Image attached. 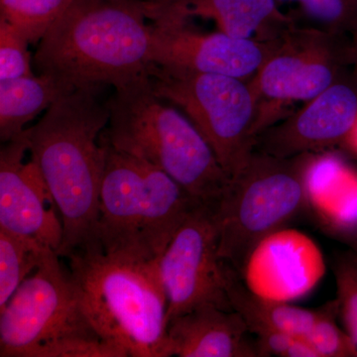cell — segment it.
Listing matches in <instances>:
<instances>
[{
	"mask_svg": "<svg viewBox=\"0 0 357 357\" xmlns=\"http://www.w3.org/2000/svg\"><path fill=\"white\" fill-rule=\"evenodd\" d=\"M52 251L0 229V310Z\"/></svg>",
	"mask_w": 357,
	"mask_h": 357,
	"instance_id": "20",
	"label": "cell"
},
{
	"mask_svg": "<svg viewBox=\"0 0 357 357\" xmlns=\"http://www.w3.org/2000/svg\"><path fill=\"white\" fill-rule=\"evenodd\" d=\"M351 73L349 36L296 23L248 83L260 109L309 102Z\"/></svg>",
	"mask_w": 357,
	"mask_h": 357,
	"instance_id": "10",
	"label": "cell"
},
{
	"mask_svg": "<svg viewBox=\"0 0 357 357\" xmlns=\"http://www.w3.org/2000/svg\"><path fill=\"white\" fill-rule=\"evenodd\" d=\"M345 143H347V145L357 153V121L356 126L352 128L351 132L349 133V137L345 140Z\"/></svg>",
	"mask_w": 357,
	"mask_h": 357,
	"instance_id": "29",
	"label": "cell"
},
{
	"mask_svg": "<svg viewBox=\"0 0 357 357\" xmlns=\"http://www.w3.org/2000/svg\"><path fill=\"white\" fill-rule=\"evenodd\" d=\"M189 20V17L171 15L151 20L150 64L249 81L280 39H237L220 31L204 34L194 29Z\"/></svg>",
	"mask_w": 357,
	"mask_h": 357,
	"instance_id": "11",
	"label": "cell"
},
{
	"mask_svg": "<svg viewBox=\"0 0 357 357\" xmlns=\"http://www.w3.org/2000/svg\"><path fill=\"white\" fill-rule=\"evenodd\" d=\"M171 356H260L245 321L234 310L204 305L169 321Z\"/></svg>",
	"mask_w": 357,
	"mask_h": 357,
	"instance_id": "15",
	"label": "cell"
},
{
	"mask_svg": "<svg viewBox=\"0 0 357 357\" xmlns=\"http://www.w3.org/2000/svg\"><path fill=\"white\" fill-rule=\"evenodd\" d=\"M187 15L210 18L234 38L257 41H275L296 24L276 0H196Z\"/></svg>",
	"mask_w": 357,
	"mask_h": 357,
	"instance_id": "16",
	"label": "cell"
},
{
	"mask_svg": "<svg viewBox=\"0 0 357 357\" xmlns=\"http://www.w3.org/2000/svg\"><path fill=\"white\" fill-rule=\"evenodd\" d=\"M357 121V79L352 72L298 112L263 129L255 151L291 158L345 142Z\"/></svg>",
	"mask_w": 357,
	"mask_h": 357,
	"instance_id": "13",
	"label": "cell"
},
{
	"mask_svg": "<svg viewBox=\"0 0 357 357\" xmlns=\"http://www.w3.org/2000/svg\"><path fill=\"white\" fill-rule=\"evenodd\" d=\"M100 86L75 89L59 98L27 129L29 153L38 165L62 218L59 256L96 246L105 147L100 134L109 122Z\"/></svg>",
	"mask_w": 357,
	"mask_h": 357,
	"instance_id": "1",
	"label": "cell"
},
{
	"mask_svg": "<svg viewBox=\"0 0 357 357\" xmlns=\"http://www.w3.org/2000/svg\"><path fill=\"white\" fill-rule=\"evenodd\" d=\"M326 269L323 252L311 237L297 229H279L256 244L241 273L250 292L290 303L311 293Z\"/></svg>",
	"mask_w": 357,
	"mask_h": 357,
	"instance_id": "14",
	"label": "cell"
},
{
	"mask_svg": "<svg viewBox=\"0 0 357 357\" xmlns=\"http://www.w3.org/2000/svg\"><path fill=\"white\" fill-rule=\"evenodd\" d=\"M86 317L105 342L131 357H170L168 301L152 263L98 248L68 256Z\"/></svg>",
	"mask_w": 357,
	"mask_h": 357,
	"instance_id": "5",
	"label": "cell"
},
{
	"mask_svg": "<svg viewBox=\"0 0 357 357\" xmlns=\"http://www.w3.org/2000/svg\"><path fill=\"white\" fill-rule=\"evenodd\" d=\"M61 258L52 251L0 310V356L126 357L96 333Z\"/></svg>",
	"mask_w": 357,
	"mask_h": 357,
	"instance_id": "6",
	"label": "cell"
},
{
	"mask_svg": "<svg viewBox=\"0 0 357 357\" xmlns=\"http://www.w3.org/2000/svg\"><path fill=\"white\" fill-rule=\"evenodd\" d=\"M102 138L168 174L199 202H215L229 184L208 143L177 107L155 93L146 74L115 88Z\"/></svg>",
	"mask_w": 357,
	"mask_h": 357,
	"instance_id": "3",
	"label": "cell"
},
{
	"mask_svg": "<svg viewBox=\"0 0 357 357\" xmlns=\"http://www.w3.org/2000/svg\"><path fill=\"white\" fill-rule=\"evenodd\" d=\"M229 299L248 328L263 326L297 337H307L321 312V309L312 311L259 297L248 290L236 271L230 277Z\"/></svg>",
	"mask_w": 357,
	"mask_h": 357,
	"instance_id": "19",
	"label": "cell"
},
{
	"mask_svg": "<svg viewBox=\"0 0 357 357\" xmlns=\"http://www.w3.org/2000/svg\"><path fill=\"white\" fill-rule=\"evenodd\" d=\"M333 236H337L340 241L349 245L354 252L357 255V229L349 230V231L338 232Z\"/></svg>",
	"mask_w": 357,
	"mask_h": 357,
	"instance_id": "28",
	"label": "cell"
},
{
	"mask_svg": "<svg viewBox=\"0 0 357 357\" xmlns=\"http://www.w3.org/2000/svg\"><path fill=\"white\" fill-rule=\"evenodd\" d=\"M337 300L321 307V314L305 338L319 357H357V345L347 331L337 326Z\"/></svg>",
	"mask_w": 357,
	"mask_h": 357,
	"instance_id": "23",
	"label": "cell"
},
{
	"mask_svg": "<svg viewBox=\"0 0 357 357\" xmlns=\"http://www.w3.org/2000/svg\"><path fill=\"white\" fill-rule=\"evenodd\" d=\"M60 77L41 73L0 81V139L8 142L59 98L74 91Z\"/></svg>",
	"mask_w": 357,
	"mask_h": 357,
	"instance_id": "18",
	"label": "cell"
},
{
	"mask_svg": "<svg viewBox=\"0 0 357 357\" xmlns=\"http://www.w3.org/2000/svg\"><path fill=\"white\" fill-rule=\"evenodd\" d=\"M27 129L0 150V229L59 253L62 218L38 165L24 162Z\"/></svg>",
	"mask_w": 357,
	"mask_h": 357,
	"instance_id": "12",
	"label": "cell"
},
{
	"mask_svg": "<svg viewBox=\"0 0 357 357\" xmlns=\"http://www.w3.org/2000/svg\"><path fill=\"white\" fill-rule=\"evenodd\" d=\"M338 311L347 333L357 345V255L354 251L335 260Z\"/></svg>",
	"mask_w": 357,
	"mask_h": 357,
	"instance_id": "24",
	"label": "cell"
},
{
	"mask_svg": "<svg viewBox=\"0 0 357 357\" xmlns=\"http://www.w3.org/2000/svg\"><path fill=\"white\" fill-rule=\"evenodd\" d=\"M147 20L142 0H72L40 40L34 66L76 89L121 86L147 73Z\"/></svg>",
	"mask_w": 357,
	"mask_h": 357,
	"instance_id": "2",
	"label": "cell"
},
{
	"mask_svg": "<svg viewBox=\"0 0 357 357\" xmlns=\"http://www.w3.org/2000/svg\"><path fill=\"white\" fill-rule=\"evenodd\" d=\"M147 73L155 93L192 122L227 176H236L255 152L259 109L248 81L152 64Z\"/></svg>",
	"mask_w": 357,
	"mask_h": 357,
	"instance_id": "8",
	"label": "cell"
},
{
	"mask_svg": "<svg viewBox=\"0 0 357 357\" xmlns=\"http://www.w3.org/2000/svg\"><path fill=\"white\" fill-rule=\"evenodd\" d=\"M152 264L168 301L167 323L204 305L234 310L229 284L234 270L220 255L215 202L197 204Z\"/></svg>",
	"mask_w": 357,
	"mask_h": 357,
	"instance_id": "9",
	"label": "cell"
},
{
	"mask_svg": "<svg viewBox=\"0 0 357 357\" xmlns=\"http://www.w3.org/2000/svg\"><path fill=\"white\" fill-rule=\"evenodd\" d=\"M70 2L72 0H0V18L13 25L28 43H37Z\"/></svg>",
	"mask_w": 357,
	"mask_h": 357,
	"instance_id": "21",
	"label": "cell"
},
{
	"mask_svg": "<svg viewBox=\"0 0 357 357\" xmlns=\"http://www.w3.org/2000/svg\"><path fill=\"white\" fill-rule=\"evenodd\" d=\"M148 20L162 15H187L188 10L196 0H142ZM191 18V17H190Z\"/></svg>",
	"mask_w": 357,
	"mask_h": 357,
	"instance_id": "26",
	"label": "cell"
},
{
	"mask_svg": "<svg viewBox=\"0 0 357 357\" xmlns=\"http://www.w3.org/2000/svg\"><path fill=\"white\" fill-rule=\"evenodd\" d=\"M28 44L13 25L0 18V81L34 75Z\"/></svg>",
	"mask_w": 357,
	"mask_h": 357,
	"instance_id": "25",
	"label": "cell"
},
{
	"mask_svg": "<svg viewBox=\"0 0 357 357\" xmlns=\"http://www.w3.org/2000/svg\"><path fill=\"white\" fill-rule=\"evenodd\" d=\"M307 203L333 234L357 229V174L333 156H312L306 173Z\"/></svg>",
	"mask_w": 357,
	"mask_h": 357,
	"instance_id": "17",
	"label": "cell"
},
{
	"mask_svg": "<svg viewBox=\"0 0 357 357\" xmlns=\"http://www.w3.org/2000/svg\"><path fill=\"white\" fill-rule=\"evenodd\" d=\"M349 51H351V72L357 79V26L349 34Z\"/></svg>",
	"mask_w": 357,
	"mask_h": 357,
	"instance_id": "27",
	"label": "cell"
},
{
	"mask_svg": "<svg viewBox=\"0 0 357 357\" xmlns=\"http://www.w3.org/2000/svg\"><path fill=\"white\" fill-rule=\"evenodd\" d=\"M102 135V134H100ZM96 246L129 261L153 263L201 202L168 174L107 141Z\"/></svg>",
	"mask_w": 357,
	"mask_h": 357,
	"instance_id": "4",
	"label": "cell"
},
{
	"mask_svg": "<svg viewBox=\"0 0 357 357\" xmlns=\"http://www.w3.org/2000/svg\"><path fill=\"white\" fill-rule=\"evenodd\" d=\"M299 7L314 27L335 34H349L357 26V0H276Z\"/></svg>",
	"mask_w": 357,
	"mask_h": 357,
	"instance_id": "22",
	"label": "cell"
},
{
	"mask_svg": "<svg viewBox=\"0 0 357 357\" xmlns=\"http://www.w3.org/2000/svg\"><path fill=\"white\" fill-rule=\"evenodd\" d=\"M312 155L279 158L255 151L215 201L220 255L237 273L256 244L307 203L306 173Z\"/></svg>",
	"mask_w": 357,
	"mask_h": 357,
	"instance_id": "7",
	"label": "cell"
}]
</instances>
